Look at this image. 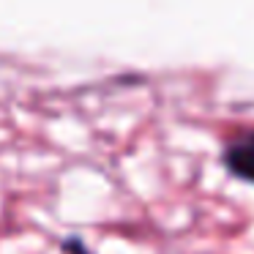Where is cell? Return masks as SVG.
<instances>
[{
    "instance_id": "6da1fadb",
    "label": "cell",
    "mask_w": 254,
    "mask_h": 254,
    "mask_svg": "<svg viewBox=\"0 0 254 254\" xmlns=\"http://www.w3.org/2000/svg\"><path fill=\"white\" fill-rule=\"evenodd\" d=\"M224 159H227V167L232 170V175L254 183V134H246V137L235 139L227 148Z\"/></svg>"
}]
</instances>
